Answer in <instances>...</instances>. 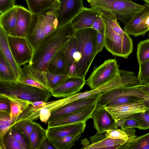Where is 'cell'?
Returning a JSON list of instances; mask_svg holds the SVG:
<instances>
[{
	"label": "cell",
	"mask_w": 149,
	"mask_h": 149,
	"mask_svg": "<svg viewBox=\"0 0 149 149\" xmlns=\"http://www.w3.org/2000/svg\"><path fill=\"white\" fill-rule=\"evenodd\" d=\"M75 31L72 21L57 26L46 36L34 49L31 61L28 64L46 72L47 64L52 58L69 40Z\"/></svg>",
	"instance_id": "1"
},
{
	"label": "cell",
	"mask_w": 149,
	"mask_h": 149,
	"mask_svg": "<svg viewBox=\"0 0 149 149\" xmlns=\"http://www.w3.org/2000/svg\"><path fill=\"white\" fill-rule=\"evenodd\" d=\"M97 31L92 28L76 30L73 36L77 42V51L81 57L76 62V75L85 78L92 62L97 54L96 51Z\"/></svg>",
	"instance_id": "2"
},
{
	"label": "cell",
	"mask_w": 149,
	"mask_h": 149,
	"mask_svg": "<svg viewBox=\"0 0 149 149\" xmlns=\"http://www.w3.org/2000/svg\"><path fill=\"white\" fill-rule=\"evenodd\" d=\"M91 8L113 17L125 25L133 15L144 7L132 1L122 0H86Z\"/></svg>",
	"instance_id": "3"
},
{
	"label": "cell",
	"mask_w": 149,
	"mask_h": 149,
	"mask_svg": "<svg viewBox=\"0 0 149 149\" xmlns=\"http://www.w3.org/2000/svg\"><path fill=\"white\" fill-rule=\"evenodd\" d=\"M0 94L28 101L32 103L42 101L47 102L52 93L15 81L0 80Z\"/></svg>",
	"instance_id": "4"
},
{
	"label": "cell",
	"mask_w": 149,
	"mask_h": 149,
	"mask_svg": "<svg viewBox=\"0 0 149 149\" xmlns=\"http://www.w3.org/2000/svg\"><path fill=\"white\" fill-rule=\"evenodd\" d=\"M101 16L105 25L104 47L113 55L127 58L133 51L132 39L127 33L122 36L115 32L109 16L102 13Z\"/></svg>",
	"instance_id": "5"
},
{
	"label": "cell",
	"mask_w": 149,
	"mask_h": 149,
	"mask_svg": "<svg viewBox=\"0 0 149 149\" xmlns=\"http://www.w3.org/2000/svg\"><path fill=\"white\" fill-rule=\"evenodd\" d=\"M119 65L115 59L105 60L99 66L93 68L85 84L91 89H95L112 79L119 72Z\"/></svg>",
	"instance_id": "6"
},
{
	"label": "cell",
	"mask_w": 149,
	"mask_h": 149,
	"mask_svg": "<svg viewBox=\"0 0 149 149\" xmlns=\"http://www.w3.org/2000/svg\"><path fill=\"white\" fill-rule=\"evenodd\" d=\"M8 44L13 57L19 66L29 63L34 49L25 38L7 36Z\"/></svg>",
	"instance_id": "7"
},
{
	"label": "cell",
	"mask_w": 149,
	"mask_h": 149,
	"mask_svg": "<svg viewBox=\"0 0 149 149\" xmlns=\"http://www.w3.org/2000/svg\"><path fill=\"white\" fill-rule=\"evenodd\" d=\"M17 81L51 93L52 89L48 81L46 72L39 70L30 65H25L20 70Z\"/></svg>",
	"instance_id": "8"
},
{
	"label": "cell",
	"mask_w": 149,
	"mask_h": 149,
	"mask_svg": "<svg viewBox=\"0 0 149 149\" xmlns=\"http://www.w3.org/2000/svg\"><path fill=\"white\" fill-rule=\"evenodd\" d=\"M144 7L137 12L130 21L125 25L123 31L129 35L137 37L144 35L149 31L146 20L149 15V4L145 3Z\"/></svg>",
	"instance_id": "9"
},
{
	"label": "cell",
	"mask_w": 149,
	"mask_h": 149,
	"mask_svg": "<svg viewBox=\"0 0 149 149\" xmlns=\"http://www.w3.org/2000/svg\"><path fill=\"white\" fill-rule=\"evenodd\" d=\"M59 6L57 10V26L72 21L83 9V0H58Z\"/></svg>",
	"instance_id": "10"
},
{
	"label": "cell",
	"mask_w": 149,
	"mask_h": 149,
	"mask_svg": "<svg viewBox=\"0 0 149 149\" xmlns=\"http://www.w3.org/2000/svg\"><path fill=\"white\" fill-rule=\"evenodd\" d=\"M125 84V81L123 77L119 74H117L110 81L95 89L78 93L71 96L62 99L63 103L65 105L78 99L88 98L99 93L124 86Z\"/></svg>",
	"instance_id": "11"
},
{
	"label": "cell",
	"mask_w": 149,
	"mask_h": 149,
	"mask_svg": "<svg viewBox=\"0 0 149 149\" xmlns=\"http://www.w3.org/2000/svg\"><path fill=\"white\" fill-rule=\"evenodd\" d=\"M141 85L132 87H122L101 93L97 106L104 107L109 102L116 98L129 96H134L143 100L146 95L141 89Z\"/></svg>",
	"instance_id": "12"
},
{
	"label": "cell",
	"mask_w": 149,
	"mask_h": 149,
	"mask_svg": "<svg viewBox=\"0 0 149 149\" xmlns=\"http://www.w3.org/2000/svg\"><path fill=\"white\" fill-rule=\"evenodd\" d=\"M97 102L81 110L48 121L47 127L82 122H86L91 118L97 106Z\"/></svg>",
	"instance_id": "13"
},
{
	"label": "cell",
	"mask_w": 149,
	"mask_h": 149,
	"mask_svg": "<svg viewBox=\"0 0 149 149\" xmlns=\"http://www.w3.org/2000/svg\"><path fill=\"white\" fill-rule=\"evenodd\" d=\"M105 108L116 121L132 114L144 112L148 109L143 100Z\"/></svg>",
	"instance_id": "14"
},
{
	"label": "cell",
	"mask_w": 149,
	"mask_h": 149,
	"mask_svg": "<svg viewBox=\"0 0 149 149\" xmlns=\"http://www.w3.org/2000/svg\"><path fill=\"white\" fill-rule=\"evenodd\" d=\"M101 93L88 98L78 99L63 106L52 112L48 121L81 110L97 102Z\"/></svg>",
	"instance_id": "15"
},
{
	"label": "cell",
	"mask_w": 149,
	"mask_h": 149,
	"mask_svg": "<svg viewBox=\"0 0 149 149\" xmlns=\"http://www.w3.org/2000/svg\"><path fill=\"white\" fill-rule=\"evenodd\" d=\"M91 118L97 132L102 134L106 131L118 128L116 121L104 107L97 106L93 112Z\"/></svg>",
	"instance_id": "16"
},
{
	"label": "cell",
	"mask_w": 149,
	"mask_h": 149,
	"mask_svg": "<svg viewBox=\"0 0 149 149\" xmlns=\"http://www.w3.org/2000/svg\"><path fill=\"white\" fill-rule=\"evenodd\" d=\"M85 84V78L69 77L63 84L52 89V96L58 98L71 96L82 89Z\"/></svg>",
	"instance_id": "17"
},
{
	"label": "cell",
	"mask_w": 149,
	"mask_h": 149,
	"mask_svg": "<svg viewBox=\"0 0 149 149\" xmlns=\"http://www.w3.org/2000/svg\"><path fill=\"white\" fill-rule=\"evenodd\" d=\"M86 122H79L56 127H47V137L49 139L63 137L83 133L85 129Z\"/></svg>",
	"instance_id": "18"
},
{
	"label": "cell",
	"mask_w": 149,
	"mask_h": 149,
	"mask_svg": "<svg viewBox=\"0 0 149 149\" xmlns=\"http://www.w3.org/2000/svg\"><path fill=\"white\" fill-rule=\"evenodd\" d=\"M101 14L97 10L84 7L72 20V26L75 31L91 28L93 23Z\"/></svg>",
	"instance_id": "19"
},
{
	"label": "cell",
	"mask_w": 149,
	"mask_h": 149,
	"mask_svg": "<svg viewBox=\"0 0 149 149\" xmlns=\"http://www.w3.org/2000/svg\"><path fill=\"white\" fill-rule=\"evenodd\" d=\"M45 36L40 14L33 15L32 22L26 38L34 50Z\"/></svg>",
	"instance_id": "20"
},
{
	"label": "cell",
	"mask_w": 149,
	"mask_h": 149,
	"mask_svg": "<svg viewBox=\"0 0 149 149\" xmlns=\"http://www.w3.org/2000/svg\"><path fill=\"white\" fill-rule=\"evenodd\" d=\"M33 14L28 10L17 5L16 34L17 36L25 38L31 24Z\"/></svg>",
	"instance_id": "21"
},
{
	"label": "cell",
	"mask_w": 149,
	"mask_h": 149,
	"mask_svg": "<svg viewBox=\"0 0 149 149\" xmlns=\"http://www.w3.org/2000/svg\"><path fill=\"white\" fill-rule=\"evenodd\" d=\"M7 36L5 31L0 26V51L10 65L18 79L21 68L13 57L8 44Z\"/></svg>",
	"instance_id": "22"
},
{
	"label": "cell",
	"mask_w": 149,
	"mask_h": 149,
	"mask_svg": "<svg viewBox=\"0 0 149 149\" xmlns=\"http://www.w3.org/2000/svg\"><path fill=\"white\" fill-rule=\"evenodd\" d=\"M17 6L16 5L13 8L0 15V26L9 36H17L16 29Z\"/></svg>",
	"instance_id": "23"
},
{
	"label": "cell",
	"mask_w": 149,
	"mask_h": 149,
	"mask_svg": "<svg viewBox=\"0 0 149 149\" xmlns=\"http://www.w3.org/2000/svg\"><path fill=\"white\" fill-rule=\"evenodd\" d=\"M29 10L34 15L41 14L51 9H58V0H25Z\"/></svg>",
	"instance_id": "24"
},
{
	"label": "cell",
	"mask_w": 149,
	"mask_h": 149,
	"mask_svg": "<svg viewBox=\"0 0 149 149\" xmlns=\"http://www.w3.org/2000/svg\"><path fill=\"white\" fill-rule=\"evenodd\" d=\"M61 50L63 52L65 57V74L68 75L70 68L75 60L74 55L77 51L76 40L73 35Z\"/></svg>",
	"instance_id": "25"
},
{
	"label": "cell",
	"mask_w": 149,
	"mask_h": 149,
	"mask_svg": "<svg viewBox=\"0 0 149 149\" xmlns=\"http://www.w3.org/2000/svg\"><path fill=\"white\" fill-rule=\"evenodd\" d=\"M57 10H49L40 14L46 36L52 32L57 27Z\"/></svg>",
	"instance_id": "26"
},
{
	"label": "cell",
	"mask_w": 149,
	"mask_h": 149,
	"mask_svg": "<svg viewBox=\"0 0 149 149\" xmlns=\"http://www.w3.org/2000/svg\"><path fill=\"white\" fill-rule=\"evenodd\" d=\"M65 67L64 55L60 50L52 56L48 62L46 72L53 74H65Z\"/></svg>",
	"instance_id": "27"
},
{
	"label": "cell",
	"mask_w": 149,
	"mask_h": 149,
	"mask_svg": "<svg viewBox=\"0 0 149 149\" xmlns=\"http://www.w3.org/2000/svg\"><path fill=\"white\" fill-rule=\"evenodd\" d=\"M47 137V130L38 123L34 122L30 136L31 149H40L42 142Z\"/></svg>",
	"instance_id": "28"
},
{
	"label": "cell",
	"mask_w": 149,
	"mask_h": 149,
	"mask_svg": "<svg viewBox=\"0 0 149 149\" xmlns=\"http://www.w3.org/2000/svg\"><path fill=\"white\" fill-rule=\"evenodd\" d=\"M136 131L133 128L125 129L118 128L106 131L104 133L106 137L123 140L127 142L134 139L136 136Z\"/></svg>",
	"instance_id": "29"
},
{
	"label": "cell",
	"mask_w": 149,
	"mask_h": 149,
	"mask_svg": "<svg viewBox=\"0 0 149 149\" xmlns=\"http://www.w3.org/2000/svg\"><path fill=\"white\" fill-rule=\"evenodd\" d=\"M82 133L63 137L49 139L56 149H69L74 145L75 142L81 136Z\"/></svg>",
	"instance_id": "30"
},
{
	"label": "cell",
	"mask_w": 149,
	"mask_h": 149,
	"mask_svg": "<svg viewBox=\"0 0 149 149\" xmlns=\"http://www.w3.org/2000/svg\"><path fill=\"white\" fill-rule=\"evenodd\" d=\"M0 80L12 81L17 80L12 68L0 51Z\"/></svg>",
	"instance_id": "31"
},
{
	"label": "cell",
	"mask_w": 149,
	"mask_h": 149,
	"mask_svg": "<svg viewBox=\"0 0 149 149\" xmlns=\"http://www.w3.org/2000/svg\"><path fill=\"white\" fill-rule=\"evenodd\" d=\"M7 97L10 102V116L12 119L15 118L32 103L28 101L17 97Z\"/></svg>",
	"instance_id": "32"
},
{
	"label": "cell",
	"mask_w": 149,
	"mask_h": 149,
	"mask_svg": "<svg viewBox=\"0 0 149 149\" xmlns=\"http://www.w3.org/2000/svg\"><path fill=\"white\" fill-rule=\"evenodd\" d=\"M118 149H149V132L136 137L121 145Z\"/></svg>",
	"instance_id": "33"
},
{
	"label": "cell",
	"mask_w": 149,
	"mask_h": 149,
	"mask_svg": "<svg viewBox=\"0 0 149 149\" xmlns=\"http://www.w3.org/2000/svg\"><path fill=\"white\" fill-rule=\"evenodd\" d=\"M13 122L10 114L0 111V149H4V136L11 128Z\"/></svg>",
	"instance_id": "34"
},
{
	"label": "cell",
	"mask_w": 149,
	"mask_h": 149,
	"mask_svg": "<svg viewBox=\"0 0 149 149\" xmlns=\"http://www.w3.org/2000/svg\"><path fill=\"white\" fill-rule=\"evenodd\" d=\"M126 142L127 141L123 140L106 137L97 142L90 144L86 149H109L111 146L118 145H122Z\"/></svg>",
	"instance_id": "35"
},
{
	"label": "cell",
	"mask_w": 149,
	"mask_h": 149,
	"mask_svg": "<svg viewBox=\"0 0 149 149\" xmlns=\"http://www.w3.org/2000/svg\"><path fill=\"white\" fill-rule=\"evenodd\" d=\"M34 123L32 120H24L17 123L12 127H13L22 134L30 145V136L33 129Z\"/></svg>",
	"instance_id": "36"
},
{
	"label": "cell",
	"mask_w": 149,
	"mask_h": 149,
	"mask_svg": "<svg viewBox=\"0 0 149 149\" xmlns=\"http://www.w3.org/2000/svg\"><path fill=\"white\" fill-rule=\"evenodd\" d=\"M136 55L139 64L149 60V39L139 42L137 46Z\"/></svg>",
	"instance_id": "37"
},
{
	"label": "cell",
	"mask_w": 149,
	"mask_h": 149,
	"mask_svg": "<svg viewBox=\"0 0 149 149\" xmlns=\"http://www.w3.org/2000/svg\"><path fill=\"white\" fill-rule=\"evenodd\" d=\"M46 74L52 89L63 84L69 77L68 75L53 74L46 72Z\"/></svg>",
	"instance_id": "38"
},
{
	"label": "cell",
	"mask_w": 149,
	"mask_h": 149,
	"mask_svg": "<svg viewBox=\"0 0 149 149\" xmlns=\"http://www.w3.org/2000/svg\"><path fill=\"white\" fill-rule=\"evenodd\" d=\"M138 77L140 85L145 84L149 81V60L139 64Z\"/></svg>",
	"instance_id": "39"
},
{
	"label": "cell",
	"mask_w": 149,
	"mask_h": 149,
	"mask_svg": "<svg viewBox=\"0 0 149 149\" xmlns=\"http://www.w3.org/2000/svg\"><path fill=\"white\" fill-rule=\"evenodd\" d=\"M3 144L4 149H24L14 138L10 129L4 136Z\"/></svg>",
	"instance_id": "40"
},
{
	"label": "cell",
	"mask_w": 149,
	"mask_h": 149,
	"mask_svg": "<svg viewBox=\"0 0 149 149\" xmlns=\"http://www.w3.org/2000/svg\"><path fill=\"white\" fill-rule=\"evenodd\" d=\"M136 116L139 124V129H149V109L144 112L136 113Z\"/></svg>",
	"instance_id": "41"
},
{
	"label": "cell",
	"mask_w": 149,
	"mask_h": 149,
	"mask_svg": "<svg viewBox=\"0 0 149 149\" xmlns=\"http://www.w3.org/2000/svg\"><path fill=\"white\" fill-rule=\"evenodd\" d=\"M143 100L137 97L129 96L119 97L114 99L108 103L104 107L122 104Z\"/></svg>",
	"instance_id": "42"
},
{
	"label": "cell",
	"mask_w": 149,
	"mask_h": 149,
	"mask_svg": "<svg viewBox=\"0 0 149 149\" xmlns=\"http://www.w3.org/2000/svg\"><path fill=\"white\" fill-rule=\"evenodd\" d=\"M10 129L14 138L23 146L24 149H31L29 143L22 134L13 127H12Z\"/></svg>",
	"instance_id": "43"
},
{
	"label": "cell",
	"mask_w": 149,
	"mask_h": 149,
	"mask_svg": "<svg viewBox=\"0 0 149 149\" xmlns=\"http://www.w3.org/2000/svg\"><path fill=\"white\" fill-rule=\"evenodd\" d=\"M136 114L125 118V120L124 125L121 128L125 129L133 127L138 128L139 127V124L137 119Z\"/></svg>",
	"instance_id": "44"
},
{
	"label": "cell",
	"mask_w": 149,
	"mask_h": 149,
	"mask_svg": "<svg viewBox=\"0 0 149 149\" xmlns=\"http://www.w3.org/2000/svg\"><path fill=\"white\" fill-rule=\"evenodd\" d=\"M105 28L97 32V37L96 51L97 53L101 52L104 47Z\"/></svg>",
	"instance_id": "45"
},
{
	"label": "cell",
	"mask_w": 149,
	"mask_h": 149,
	"mask_svg": "<svg viewBox=\"0 0 149 149\" xmlns=\"http://www.w3.org/2000/svg\"><path fill=\"white\" fill-rule=\"evenodd\" d=\"M0 111L10 114V106L9 100L8 97L0 94Z\"/></svg>",
	"instance_id": "46"
},
{
	"label": "cell",
	"mask_w": 149,
	"mask_h": 149,
	"mask_svg": "<svg viewBox=\"0 0 149 149\" xmlns=\"http://www.w3.org/2000/svg\"><path fill=\"white\" fill-rule=\"evenodd\" d=\"M15 0H0V13L3 14L14 8Z\"/></svg>",
	"instance_id": "47"
},
{
	"label": "cell",
	"mask_w": 149,
	"mask_h": 149,
	"mask_svg": "<svg viewBox=\"0 0 149 149\" xmlns=\"http://www.w3.org/2000/svg\"><path fill=\"white\" fill-rule=\"evenodd\" d=\"M91 28L97 32H100L105 28V25L101 15L99 16L93 23Z\"/></svg>",
	"instance_id": "48"
},
{
	"label": "cell",
	"mask_w": 149,
	"mask_h": 149,
	"mask_svg": "<svg viewBox=\"0 0 149 149\" xmlns=\"http://www.w3.org/2000/svg\"><path fill=\"white\" fill-rule=\"evenodd\" d=\"M56 149L49 139L47 137L42 142L40 149Z\"/></svg>",
	"instance_id": "49"
},
{
	"label": "cell",
	"mask_w": 149,
	"mask_h": 149,
	"mask_svg": "<svg viewBox=\"0 0 149 149\" xmlns=\"http://www.w3.org/2000/svg\"><path fill=\"white\" fill-rule=\"evenodd\" d=\"M106 137L105 133L104 134H99L97 132L94 135L90 137L92 143H95L99 141Z\"/></svg>",
	"instance_id": "50"
},
{
	"label": "cell",
	"mask_w": 149,
	"mask_h": 149,
	"mask_svg": "<svg viewBox=\"0 0 149 149\" xmlns=\"http://www.w3.org/2000/svg\"><path fill=\"white\" fill-rule=\"evenodd\" d=\"M76 62L74 61V63L70 66L68 76L69 77L76 76L75 72V65Z\"/></svg>",
	"instance_id": "51"
},
{
	"label": "cell",
	"mask_w": 149,
	"mask_h": 149,
	"mask_svg": "<svg viewBox=\"0 0 149 149\" xmlns=\"http://www.w3.org/2000/svg\"><path fill=\"white\" fill-rule=\"evenodd\" d=\"M141 88L145 95L149 96V85H141Z\"/></svg>",
	"instance_id": "52"
},
{
	"label": "cell",
	"mask_w": 149,
	"mask_h": 149,
	"mask_svg": "<svg viewBox=\"0 0 149 149\" xmlns=\"http://www.w3.org/2000/svg\"><path fill=\"white\" fill-rule=\"evenodd\" d=\"M81 144L83 146L81 149H86V148L90 144L89 141L86 138H85L81 140Z\"/></svg>",
	"instance_id": "53"
},
{
	"label": "cell",
	"mask_w": 149,
	"mask_h": 149,
	"mask_svg": "<svg viewBox=\"0 0 149 149\" xmlns=\"http://www.w3.org/2000/svg\"><path fill=\"white\" fill-rule=\"evenodd\" d=\"M125 118L118 120L116 121V124L118 127L121 128L123 126L125 122Z\"/></svg>",
	"instance_id": "54"
},
{
	"label": "cell",
	"mask_w": 149,
	"mask_h": 149,
	"mask_svg": "<svg viewBox=\"0 0 149 149\" xmlns=\"http://www.w3.org/2000/svg\"><path fill=\"white\" fill-rule=\"evenodd\" d=\"M144 104L146 107L149 109V96L146 95L144 98Z\"/></svg>",
	"instance_id": "55"
},
{
	"label": "cell",
	"mask_w": 149,
	"mask_h": 149,
	"mask_svg": "<svg viewBox=\"0 0 149 149\" xmlns=\"http://www.w3.org/2000/svg\"><path fill=\"white\" fill-rule=\"evenodd\" d=\"M146 23L149 27V15L147 17L146 19Z\"/></svg>",
	"instance_id": "56"
},
{
	"label": "cell",
	"mask_w": 149,
	"mask_h": 149,
	"mask_svg": "<svg viewBox=\"0 0 149 149\" xmlns=\"http://www.w3.org/2000/svg\"><path fill=\"white\" fill-rule=\"evenodd\" d=\"M143 1L145 2L146 3L149 4V0H143Z\"/></svg>",
	"instance_id": "57"
},
{
	"label": "cell",
	"mask_w": 149,
	"mask_h": 149,
	"mask_svg": "<svg viewBox=\"0 0 149 149\" xmlns=\"http://www.w3.org/2000/svg\"><path fill=\"white\" fill-rule=\"evenodd\" d=\"M125 1H132V0H122Z\"/></svg>",
	"instance_id": "58"
},
{
	"label": "cell",
	"mask_w": 149,
	"mask_h": 149,
	"mask_svg": "<svg viewBox=\"0 0 149 149\" xmlns=\"http://www.w3.org/2000/svg\"><path fill=\"white\" fill-rule=\"evenodd\" d=\"M145 84L149 85V81Z\"/></svg>",
	"instance_id": "59"
},
{
	"label": "cell",
	"mask_w": 149,
	"mask_h": 149,
	"mask_svg": "<svg viewBox=\"0 0 149 149\" xmlns=\"http://www.w3.org/2000/svg\"><path fill=\"white\" fill-rule=\"evenodd\" d=\"M148 37L149 38V34H148Z\"/></svg>",
	"instance_id": "60"
}]
</instances>
